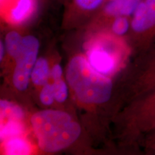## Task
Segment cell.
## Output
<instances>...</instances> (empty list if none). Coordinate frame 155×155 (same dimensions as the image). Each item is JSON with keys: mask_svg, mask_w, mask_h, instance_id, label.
<instances>
[{"mask_svg": "<svg viewBox=\"0 0 155 155\" xmlns=\"http://www.w3.org/2000/svg\"><path fill=\"white\" fill-rule=\"evenodd\" d=\"M35 5V0H19L16 7L11 11V20L15 23L24 22L31 15Z\"/></svg>", "mask_w": 155, "mask_h": 155, "instance_id": "cell-7", "label": "cell"}, {"mask_svg": "<svg viewBox=\"0 0 155 155\" xmlns=\"http://www.w3.org/2000/svg\"><path fill=\"white\" fill-rule=\"evenodd\" d=\"M139 36L155 35V0H141L131 18V29Z\"/></svg>", "mask_w": 155, "mask_h": 155, "instance_id": "cell-4", "label": "cell"}, {"mask_svg": "<svg viewBox=\"0 0 155 155\" xmlns=\"http://www.w3.org/2000/svg\"><path fill=\"white\" fill-rule=\"evenodd\" d=\"M131 18L129 17H119L114 19L111 30L117 35H124L131 29Z\"/></svg>", "mask_w": 155, "mask_h": 155, "instance_id": "cell-14", "label": "cell"}, {"mask_svg": "<svg viewBox=\"0 0 155 155\" xmlns=\"http://www.w3.org/2000/svg\"><path fill=\"white\" fill-rule=\"evenodd\" d=\"M88 62L94 68L102 74L109 73L115 66L112 56L101 48H94L91 50L88 54Z\"/></svg>", "mask_w": 155, "mask_h": 155, "instance_id": "cell-6", "label": "cell"}, {"mask_svg": "<svg viewBox=\"0 0 155 155\" xmlns=\"http://www.w3.org/2000/svg\"><path fill=\"white\" fill-rule=\"evenodd\" d=\"M1 117L3 121H20L24 116L22 108L13 103L2 100L0 102Z\"/></svg>", "mask_w": 155, "mask_h": 155, "instance_id": "cell-10", "label": "cell"}, {"mask_svg": "<svg viewBox=\"0 0 155 155\" xmlns=\"http://www.w3.org/2000/svg\"><path fill=\"white\" fill-rule=\"evenodd\" d=\"M4 149L6 154L11 155L29 154L31 152L30 144L24 139L19 137L5 140Z\"/></svg>", "mask_w": 155, "mask_h": 155, "instance_id": "cell-8", "label": "cell"}, {"mask_svg": "<svg viewBox=\"0 0 155 155\" xmlns=\"http://www.w3.org/2000/svg\"><path fill=\"white\" fill-rule=\"evenodd\" d=\"M32 129L42 151L55 152L72 144L81 134L80 125L67 113L43 110L31 118Z\"/></svg>", "mask_w": 155, "mask_h": 155, "instance_id": "cell-1", "label": "cell"}, {"mask_svg": "<svg viewBox=\"0 0 155 155\" xmlns=\"http://www.w3.org/2000/svg\"><path fill=\"white\" fill-rule=\"evenodd\" d=\"M106 1L107 0H70V4L75 11L90 13L103 7Z\"/></svg>", "mask_w": 155, "mask_h": 155, "instance_id": "cell-12", "label": "cell"}, {"mask_svg": "<svg viewBox=\"0 0 155 155\" xmlns=\"http://www.w3.org/2000/svg\"><path fill=\"white\" fill-rule=\"evenodd\" d=\"M40 99L44 105L49 106L53 104L55 99V88L54 84H45L40 94Z\"/></svg>", "mask_w": 155, "mask_h": 155, "instance_id": "cell-15", "label": "cell"}, {"mask_svg": "<svg viewBox=\"0 0 155 155\" xmlns=\"http://www.w3.org/2000/svg\"><path fill=\"white\" fill-rule=\"evenodd\" d=\"M23 38L17 31H11L5 37V45L7 53L15 59H16L20 52Z\"/></svg>", "mask_w": 155, "mask_h": 155, "instance_id": "cell-11", "label": "cell"}, {"mask_svg": "<svg viewBox=\"0 0 155 155\" xmlns=\"http://www.w3.org/2000/svg\"><path fill=\"white\" fill-rule=\"evenodd\" d=\"M0 46H1V48H0V51H1V53H0V58H1V60H2V58L4 56V50H5V48H4V45H3L2 42H1Z\"/></svg>", "mask_w": 155, "mask_h": 155, "instance_id": "cell-18", "label": "cell"}, {"mask_svg": "<svg viewBox=\"0 0 155 155\" xmlns=\"http://www.w3.org/2000/svg\"><path fill=\"white\" fill-rule=\"evenodd\" d=\"M55 99L58 102L62 103L66 100L68 97V87L66 83L62 80L55 81Z\"/></svg>", "mask_w": 155, "mask_h": 155, "instance_id": "cell-16", "label": "cell"}, {"mask_svg": "<svg viewBox=\"0 0 155 155\" xmlns=\"http://www.w3.org/2000/svg\"><path fill=\"white\" fill-rule=\"evenodd\" d=\"M62 74H63V70L60 65H54L52 68L51 72H50V75L53 78L54 81H57L61 80Z\"/></svg>", "mask_w": 155, "mask_h": 155, "instance_id": "cell-17", "label": "cell"}, {"mask_svg": "<svg viewBox=\"0 0 155 155\" xmlns=\"http://www.w3.org/2000/svg\"><path fill=\"white\" fill-rule=\"evenodd\" d=\"M50 75V69L48 61L43 58L37 60L31 73L32 83L37 86H42L47 83Z\"/></svg>", "mask_w": 155, "mask_h": 155, "instance_id": "cell-9", "label": "cell"}, {"mask_svg": "<svg viewBox=\"0 0 155 155\" xmlns=\"http://www.w3.org/2000/svg\"><path fill=\"white\" fill-rule=\"evenodd\" d=\"M38 50L39 42L35 37L27 35L23 38L13 75V83L19 91H24L28 88L31 73L37 61Z\"/></svg>", "mask_w": 155, "mask_h": 155, "instance_id": "cell-3", "label": "cell"}, {"mask_svg": "<svg viewBox=\"0 0 155 155\" xmlns=\"http://www.w3.org/2000/svg\"><path fill=\"white\" fill-rule=\"evenodd\" d=\"M24 131L20 121L10 120L4 122L1 127V139L3 140L19 137Z\"/></svg>", "mask_w": 155, "mask_h": 155, "instance_id": "cell-13", "label": "cell"}, {"mask_svg": "<svg viewBox=\"0 0 155 155\" xmlns=\"http://www.w3.org/2000/svg\"><path fill=\"white\" fill-rule=\"evenodd\" d=\"M141 0H107L103 5L106 17L115 19L119 17H131Z\"/></svg>", "mask_w": 155, "mask_h": 155, "instance_id": "cell-5", "label": "cell"}, {"mask_svg": "<svg viewBox=\"0 0 155 155\" xmlns=\"http://www.w3.org/2000/svg\"><path fill=\"white\" fill-rule=\"evenodd\" d=\"M66 78L78 99L83 103L103 104L111 97V81L94 68L82 56H76L70 61Z\"/></svg>", "mask_w": 155, "mask_h": 155, "instance_id": "cell-2", "label": "cell"}]
</instances>
